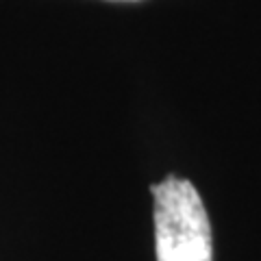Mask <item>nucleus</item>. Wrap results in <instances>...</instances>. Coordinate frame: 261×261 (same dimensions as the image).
Returning a JSON list of instances; mask_svg holds the SVG:
<instances>
[{"instance_id":"obj_1","label":"nucleus","mask_w":261,"mask_h":261,"mask_svg":"<svg viewBox=\"0 0 261 261\" xmlns=\"http://www.w3.org/2000/svg\"><path fill=\"white\" fill-rule=\"evenodd\" d=\"M157 261H211V226L194 183L168 176L152 185Z\"/></svg>"}]
</instances>
